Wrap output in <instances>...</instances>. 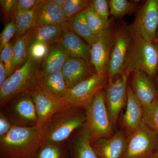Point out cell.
<instances>
[{"mask_svg":"<svg viewBox=\"0 0 158 158\" xmlns=\"http://www.w3.org/2000/svg\"><path fill=\"white\" fill-rule=\"evenodd\" d=\"M85 109L68 106L53 115L43 128L42 141L52 143H65L77 130L85 126Z\"/></svg>","mask_w":158,"mask_h":158,"instance_id":"cell-1","label":"cell"},{"mask_svg":"<svg viewBox=\"0 0 158 158\" xmlns=\"http://www.w3.org/2000/svg\"><path fill=\"white\" fill-rule=\"evenodd\" d=\"M43 128L14 126L0 138V158H31L42 142Z\"/></svg>","mask_w":158,"mask_h":158,"instance_id":"cell-2","label":"cell"},{"mask_svg":"<svg viewBox=\"0 0 158 158\" xmlns=\"http://www.w3.org/2000/svg\"><path fill=\"white\" fill-rule=\"evenodd\" d=\"M41 62L29 58L25 64L15 71L0 88V106L20 94L28 92L42 78Z\"/></svg>","mask_w":158,"mask_h":158,"instance_id":"cell-3","label":"cell"},{"mask_svg":"<svg viewBox=\"0 0 158 158\" xmlns=\"http://www.w3.org/2000/svg\"><path fill=\"white\" fill-rule=\"evenodd\" d=\"M136 70L142 71L153 79L157 75L158 44L133 37L124 71L130 75Z\"/></svg>","mask_w":158,"mask_h":158,"instance_id":"cell-4","label":"cell"},{"mask_svg":"<svg viewBox=\"0 0 158 158\" xmlns=\"http://www.w3.org/2000/svg\"><path fill=\"white\" fill-rule=\"evenodd\" d=\"M86 119L84 127L88 132L92 144L113 136V125L106 104L103 90L97 93L85 109Z\"/></svg>","mask_w":158,"mask_h":158,"instance_id":"cell-5","label":"cell"},{"mask_svg":"<svg viewBox=\"0 0 158 158\" xmlns=\"http://www.w3.org/2000/svg\"><path fill=\"white\" fill-rule=\"evenodd\" d=\"M1 112L15 126L33 127L38 125L37 110L28 92L20 94L1 106Z\"/></svg>","mask_w":158,"mask_h":158,"instance_id":"cell-6","label":"cell"},{"mask_svg":"<svg viewBox=\"0 0 158 158\" xmlns=\"http://www.w3.org/2000/svg\"><path fill=\"white\" fill-rule=\"evenodd\" d=\"M106 74L95 73L69 90L63 98L70 106L86 109L97 93L108 85Z\"/></svg>","mask_w":158,"mask_h":158,"instance_id":"cell-7","label":"cell"},{"mask_svg":"<svg viewBox=\"0 0 158 158\" xmlns=\"http://www.w3.org/2000/svg\"><path fill=\"white\" fill-rule=\"evenodd\" d=\"M158 27V0H148L138 11L128 27L132 37L156 43Z\"/></svg>","mask_w":158,"mask_h":158,"instance_id":"cell-8","label":"cell"},{"mask_svg":"<svg viewBox=\"0 0 158 158\" xmlns=\"http://www.w3.org/2000/svg\"><path fill=\"white\" fill-rule=\"evenodd\" d=\"M158 149V136L142 122L131 134L122 158H150Z\"/></svg>","mask_w":158,"mask_h":158,"instance_id":"cell-9","label":"cell"},{"mask_svg":"<svg viewBox=\"0 0 158 158\" xmlns=\"http://www.w3.org/2000/svg\"><path fill=\"white\" fill-rule=\"evenodd\" d=\"M132 38L128 27L120 28L115 32L106 73L108 83L113 81L116 77L121 76L124 72L126 60Z\"/></svg>","mask_w":158,"mask_h":158,"instance_id":"cell-10","label":"cell"},{"mask_svg":"<svg viewBox=\"0 0 158 158\" xmlns=\"http://www.w3.org/2000/svg\"><path fill=\"white\" fill-rule=\"evenodd\" d=\"M42 79V77L28 92L37 110L38 118L37 126L41 128L54 114L70 106L64 100L54 96L48 91L43 85Z\"/></svg>","mask_w":158,"mask_h":158,"instance_id":"cell-11","label":"cell"},{"mask_svg":"<svg viewBox=\"0 0 158 158\" xmlns=\"http://www.w3.org/2000/svg\"><path fill=\"white\" fill-rule=\"evenodd\" d=\"M130 74L124 71L115 81L108 83L105 93L106 104L113 126L127 101V81Z\"/></svg>","mask_w":158,"mask_h":158,"instance_id":"cell-12","label":"cell"},{"mask_svg":"<svg viewBox=\"0 0 158 158\" xmlns=\"http://www.w3.org/2000/svg\"><path fill=\"white\" fill-rule=\"evenodd\" d=\"M115 32L110 27L98 35L91 46L90 63L97 73H106L110 53L113 47Z\"/></svg>","mask_w":158,"mask_h":158,"instance_id":"cell-13","label":"cell"},{"mask_svg":"<svg viewBox=\"0 0 158 158\" xmlns=\"http://www.w3.org/2000/svg\"><path fill=\"white\" fill-rule=\"evenodd\" d=\"M68 19L62 8L53 0H40L36 7L33 28L50 25H64Z\"/></svg>","mask_w":158,"mask_h":158,"instance_id":"cell-14","label":"cell"},{"mask_svg":"<svg viewBox=\"0 0 158 158\" xmlns=\"http://www.w3.org/2000/svg\"><path fill=\"white\" fill-rule=\"evenodd\" d=\"M91 64L81 58L70 57L65 62L62 72L69 89L96 73Z\"/></svg>","mask_w":158,"mask_h":158,"instance_id":"cell-15","label":"cell"},{"mask_svg":"<svg viewBox=\"0 0 158 158\" xmlns=\"http://www.w3.org/2000/svg\"><path fill=\"white\" fill-rule=\"evenodd\" d=\"M131 87L142 107L149 106L157 98L154 79L142 71L134 72Z\"/></svg>","mask_w":158,"mask_h":158,"instance_id":"cell-16","label":"cell"},{"mask_svg":"<svg viewBox=\"0 0 158 158\" xmlns=\"http://www.w3.org/2000/svg\"><path fill=\"white\" fill-rule=\"evenodd\" d=\"M104 139L92 144L98 158H122L127 143L124 135L118 132L109 139Z\"/></svg>","mask_w":158,"mask_h":158,"instance_id":"cell-17","label":"cell"},{"mask_svg":"<svg viewBox=\"0 0 158 158\" xmlns=\"http://www.w3.org/2000/svg\"><path fill=\"white\" fill-rule=\"evenodd\" d=\"M70 57L60 41L51 45L48 53L41 64L42 77H47L62 71L65 62Z\"/></svg>","mask_w":158,"mask_h":158,"instance_id":"cell-18","label":"cell"},{"mask_svg":"<svg viewBox=\"0 0 158 158\" xmlns=\"http://www.w3.org/2000/svg\"><path fill=\"white\" fill-rule=\"evenodd\" d=\"M126 105V110L123 117V123L127 129L131 134L142 123L143 108L130 85L127 86Z\"/></svg>","mask_w":158,"mask_h":158,"instance_id":"cell-19","label":"cell"},{"mask_svg":"<svg viewBox=\"0 0 158 158\" xmlns=\"http://www.w3.org/2000/svg\"><path fill=\"white\" fill-rule=\"evenodd\" d=\"M60 42L65 48L69 56L81 58L91 64L90 56L91 46L86 43L78 35L68 30L65 26V31Z\"/></svg>","mask_w":158,"mask_h":158,"instance_id":"cell-20","label":"cell"},{"mask_svg":"<svg viewBox=\"0 0 158 158\" xmlns=\"http://www.w3.org/2000/svg\"><path fill=\"white\" fill-rule=\"evenodd\" d=\"M69 140L71 158H99L88 132L84 127Z\"/></svg>","mask_w":158,"mask_h":158,"instance_id":"cell-21","label":"cell"},{"mask_svg":"<svg viewBox=\"0 0 158 158\" xmlns=\"http://www.w3.org/2000/svg\"><path fill=\"white\" fill-rule=\"evenodd\" d=\"M65 31V26L59 25L35 27L29 31L31 44L34 42H41L52 45L60 42Z\"/></svg>","mask_w":158,"mask_h":158,"instance_id":"cell-22","label":"cell"},{"mask_svg":"<svg viewBox=\"0 0 158 158\" xmlns=\"http://www.w3.org/2000/svg\"><path fill=\"white\" fill-rule=\"evenodd\" d=\"M68 30L73 31L92 46L96 41L98 35L93 34L86 19L85 10L73 17L68 19L64 25Z\"/></svg>","mask_w":158,"mask_h":158,"instance_id":"cell-23","label":"cell"},{"mask_svg":"<svg viewBox=\"0 0 158 158\" xmlns=\"http://www.w3.org/2000/svg\"><path fill=\"white\" fill-rule=\"evenodd\" d=\"M31 158H71L69 142L57 144L42 141Z\"/></svg>","mask_w":158,"mask_h":158,"instance_id":"cell-24","label":"cell"},{"mask_svg":"<svg viewBox=\"0 0 158 158\" xmlns=\"http://www.w3.org/2000/svg\"><path fill=\"white\" fill-rule=\"evenodd\" d=\"M30 32L16 37L13 43L12 60L14 72L20 68L29 59V50L31 46Z\"/></svg>","mask_w":158,"mask_h":158,"instance_id":"cell-25","label":"cell"},{"mask_svg":"<svg viewBox=\"0 0 158 158\" xmlns=\"http://www.w3.org/2000/svg\"><path fill=\"white\" fill-rule=\"evenodd\" d=\"M42 82L48 91L54 96L62 99L69 90L65 83L62 71L47 77H42Z\"/></svg>","mask_w":158,"mask_h":158,"instance_id":"cell-26","label":"cell"},{"mask_svg":"<svg viewBox=\"0 0 158 158\" xmlns=\"http://www.w3.org/2000/svg\"><path fill=\"white\" fill-rule=\"evenodd\" d=\"M36 6L29 11H18L15 13L14 19L16 28V37L24 35L33 28Z\"/></svg>","mask_w":158,"mask_h":158,"instance_id":"cell-27","label":"cell"},{"mask_svg":"<svg viewBox=\"0 0 158 158\" xmlns=\"http://www.w3.org/2000/svg\"><path fill=\"white\" fill-rule=\"evenodd\" d=\"M139 1L110 0L109 1L110 14L118 18L133 13L135 10Z\"/></svg>","mask_w":158,"mask_h":158,"instance_id":"cell-28","label":"cell"},{"mask_svg":"<svg viewBox=\"0 0 158 158\" xmlns=\"http://www.w3.org/2000/svg\"><path fill=\"white\" fill-rule=\"evenodd\" d=\"M143 108L142 123L156 134L158 136V98L149 106Z\"/></svg>","mask_w":158,"mask_h":158,"instance_id":"cell-29","label":"cell"},{"mask_svg":"<svg viewBox=\"0 0 158 158\" xmlns=\"http://www.w3.org/2000/svg\"><path fill=\"white\" fill-rule=\"evenodd\" d=\"M85 13L88 25L94 35H99L110 27V23L105 22L90 6L85 9Z\"/></svg>","mask_w":158,"mask_h":158,"instance_id":"cell-30","label":"cell"},{"mask_svg":"<svg viewBox=\"0 0 158 158\" xmlns=\"http://www.w3.org/2000/svg\"><path fill=\"white\" fill-rule=\"evenodd\" d=\"M89 0H66L62 9L68 19L73 17L90 6Z\"/></svg>","mask_w":158,"mask_h":158,"instance_id":"cell-31","label":"cell"},{"mask_svg":"<svg viewBox=\"0 0 158 158\" xmlns=\"http://www.w3.org/2000/svg\"><path fill=\"white\" fill-rule=\"evenodd\" d=\"M50 46L45 43H33L29 50V58L35 61L42 62L48 53Z\"/></svg>","mask_w":158,"mask_h":158,"instance_id":"cell-32","label":"cell"},{"mask_svg":"<svg viewBox=\"0 0 158 158\" xmlns=\"http://www.w3.org/2000/svg\"><path fill=\"white\" fill-rule=\"evenodd\" d=\"M13 45V43L11 41L1 51L0 59L2 60L5 65L7 78L14 72L12 60Z\"/></svg>","mask_w":158,"mask_h":158,"instance_id":"cell-33","label":"cell"},{"mask_svg":"<svg viewBox=\"0 0 158 158\" xmlns=\"http://www.w3.org/2000/svg\"><path fill=\"white\" fill-rule=\"evenodd\" d=\"M90 6L105 22L110 23L109 16L110 14L109 1L93 0L91 1Z\"/></svg>","mask_w":158,"mask_h":158,"instance_id":"cell-34","label":"cell"},{"mask_svg":"<svg viewBox=\"0 0 158 158\" xmlns=\"http://www.w3.org/2000/svg\"><path fill=\"white\" fill-rule=\"evenodd\" d=\"M16 28L14 19L11 20L5 26L0 37V51L11 41V38L15 35Z\"/></svg>","mask_w":158,"mask_h":158,"instance_id":"cell-35","label":"cell"},{"mask_svg":"<svg viewBox=\"0 0 158 158\" xmlns=\"http://www.w3.org/2000/svg\"><path fill=\"white\" fill-rule=\"evenodd\" d=\"M18 1L17 0H1V6L6 18L14 19Z\"/></svg>","mask_w":158,"mask_h":158,"instance_id":"cell-36","label":"cell"},{"mask_svg":"<svg viewBox=\"0 0 158 158\" xmlns=\"http://www.w3.org/2000/svg\"><path fill=\"white\" fill-rule=\"evenodd\" d=\"M13 126L9 118L2 112H0V138L7 135Z\"/></svg>","mask_w":158,"mask_h":158,"instance_id":"cell-37","label":"cell"},{"mask_svg":"<svg viewBox=\"0 0 158 158\" xmlns=\"http://www.w3.org/2000/svg\"><path fill=\"white\" fill-rule=\"evenodd\" d=\"M40 0H18L16 12L27 11L33 9L39 3ZM15 12V13H16Z\"/></svg>","mask_w":158,"mask_h":158,"instance_id":"cell-38","label":"cell"},{"mask_svg":"<svg viewBox=\"0 0 158 158\" xmlns=\"http://www.w3.org/2000/svg\"><path fill=\"white\" fill-rule=\"evenodd\" d=\"M7 78V73L5 65L2 60L0 59V88L2 86Z\"/></svg>","mask_w":158,"mask_h":158,"instance_id":"cell-39","label":"cell"},{"mask_svg":"<svg viewBox=\"0 0 158 158\" xmlns=\"http://www.w3.org/2000/svg\"><path fill=\"white\" fill-rule=\"evenodd\" d=\"M54 2L56 3L57 5L62 8L66 0H53Z\"/></svg>","mask_w":158,"mask_h":158,"instance_id":"cell-40","label":"cell"},{"mask_svg":"<svg viewBox=\"0 0 158 158\" xmlns=\"http://www.w3.org/2000/svg\"><path fill=\"white\" fill-rule=\"evenodd\" d=\"M154 82L156 90L157 97L158 98V74L154 78Z\"/></svg>","mask_w":158,"mask_h":158,"instance_id":"cell-41","label":"cell"},{"mask_svg":"<svg viewBox=\"0 0 158 158\" xmlns=\"http://www.w3.org/2000/svg\"><path fill=\"white\" fill-rule=\"evenodd\" d=\"M150 158H158V149L153 154Z\"/></svg>","mask_w":158,"mask_h":158,"instance_id":"cell-42","label":"cell"},{"mask_svg":"<svg viewBox=\"0 0 158 158\" xmlns=\"http://www.w3.org/2000/svg\"><path fill=\"white\" fill-rule=\"evenodd\" d=\"M156 43L158 44V30H157V33Z\"/></svg>","mask_w":158,"mask_h":158,"instance_id":"cell-43","label":"cell"}]
</instances>
